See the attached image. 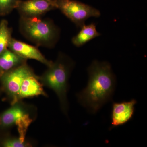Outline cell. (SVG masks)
I'll return each instance as SVG.
<instances>
[{
    "mask_svg": "<svg viewBox=\"0 0 147 147\" xmlns=\"http://www.w3.org/2000/svg\"><path fill=\"white\" fill-rule=\"evenodd\" d=\"M88 71V85L76 96L89 113L94 114L112 99L115 88L116 78L110 64L107 62L93 61Z\"/></svg>",
    "mask_w": 147,
    "mask_h": 147,
    "instance_id": "6da1fadb",
    "label": "cell"
},
{
    "mask_svg": "<svg viewBox=\"0 0 147 147\" xmlns=\"http://www.w3.org/2000/svg\"><path fill=\"white\" fill-rule=\"evenodd\" d=\"M74 63L66 55L60 53L57 59L39 77L43 86L53 90L57 95L63 112L67 115L68 109L67 93L68 80Z\"/></svg>",
    "mask_w": 147,
    "mask_h": 147,
    "instance_id": "7a4b0ae2",
    "label": "cell"
},
{
    "mask_svg": "<svg viewBox=\"0 0 147 147\" xmlns=\"http://www.w3.org/2000/svg\"><path fill=\"white\" fill-rule=\"evenodd\" d=\"M20 29L25 37L37 45L45 47L54 46L59 35L53 21L40 17H21Z\"/></svg>",
    "mask_w": 147,
    "mask_h": 147,
    "instance_id": "3957f363",
    "label": "cell"
},
{
    "mask_svg": "<svg viewBox=\"0 0 147 147\" xmlns=\"http://www.w3.org/2000/svg\"><path fill=\"white\" fill-rule=\"evenodd\" d=\"M11 105L0 115V128L7 129L16 126L18 137L25 141L28 129L33 121L32 109L21 100Z\"/></svg>",
    "mask_w": 147,
    "mask_h": 147,
    "instance_id": "277c9868",
    "label": "cell"
},
{
    "mask_svg": "<svg viewBox=\"0 0 147 147\" xmlns=\"http://www.w3.org/2000/svg\"><path fill=\"white\" fill-rule=\"evenodd\" d=\"M58 9L78 28L90 17H99L100 11L91 6L74 0H57Z\"/></svg>",
    "mask_w": 147,
    "mask_h": 147,
    "instance_id": "5b68a950",
    "label": "cell"
},
{
    "mask_svg": "<svg viewBox=\"0 0 147 147\" xmlns=\"http://www.w3.org/2000/svg\"><path fill=\"white\" fill-rule=\"evenodd\" d=\"M34 74L32 69L24 63L4 74L0 77L3 89L13 105L19 100V92L21 84L27 77Z\"/></svg>",
    "mask_w": 147,
    "mask_h": 147,
    "instance_id": "8992f818",
    "label": "cell"
},
{
    "mask_svg": "<svg viewBox=\"0 0 147 147\" xmlns=\"http://www.w3.org/2000/svg\"><path fill=\"white\" fill-rule=\"evenodd\" d=\"M57 9V0H21L16 8L21 17L26 18L40 17Z\"/></svg>",
    "mask_w": 147,
    "mask_h": 147,
    "instance_id": "52a82bcc",
    "label": "cell"
},
{
    "mask_svg": "<svg viewBox=\"0 0 147 147\" xmlns=\"http://www.w3.org/2000/svg\"><path fill=\"white\" fill-rule=\"evenodd\" d=\"M8 48L11 51L21 57L27 60L28 59L36 60L45 65L47 67L53 63V62L47 60L36 47L12 38L9 42Z\"/></svg>",
    "mask_w": 147,
    "mask_h": 147,
    "instance_id": "ba28073f",
    "label": "cell"
},
{
    "mask_svg": "<svg viewBox=\"0 0 147 147\" xmlns=\"http://www.w3.org/2000/svg\"><path fill=\"white\" fill-rule=\"evenodd\" d=\"M137 103L135 99L128 101L114 102L111 114V128L123 125L132 118L134 106Z\"/></svg>",
    "mask_w": 147,
    "mask_h": 147,
    "instance_id": "9c48e42d",
    "label": "cell"
},
{
    "mask_svg": "<svg viewBox=\"0 0 147 147\" xmlns=\"http://www.w3.org/2000/svg\"><path fill=\"white\" fill-rule=\"evenodd\" d=\"M42 86L39 77L35 74L28 76L21 84L18 95L19 100L39 95L47 96Z\"/></svg>",
    "mask_w": 147,
    "mask_h": 147,
    "instance_id": "30bf717a",
    "label": "cell"
},
{
    "mask_svg": "<svg viewBox=\"0 0 147 147\" xmlns=\"http://www.w3.org/2000/svg\"><path fill=\"white\" fill-rule=\"evenodd\" d=\"M26 62L27 59L7 49L0 55V77L11 69Z\"/></svg>",
    "mask_w": 147,
    "mask_h": 147,
    "instance_id": "8fae6325",
    "label": "cell"
},
{
    "mask_svg": "<svg viewBox=\"0 0 147 147\" xmlns=\"http://www.w3.org/2000/svg\"><path fill=\"white\" fill-rule=\"evenodd\" d=\"M81 29L78 34L73 37L71 40L72 43L76 47H81L90 40L100 35V33L96 30L94 23L84 25Z\"/></svg>",
    "mask_w": 147,
    "mask_h": 147,
    "instance_id": "7c38bea8",
    "label": "cell"
},
{
    "mask_svg": "<svg viewBox=\"0 0 147 147\" xmlns=\"http://www.w3.org/2000/svg\"><path fill=\"white\" fill-rule=\"evenodd\" d=\"M12 29L9 27L8 22L3 19L0 22V55L8 49Z\"/></svg>",
    "mask_w": 147,
    "mask_h": 147,
    "instance_id": "4fadbf2b",
    "label": "cell"
},
{
    "mask_svg": "<svg viewBox=\"0 0 147 147\" xmlns=\"http://www.w3.org/2000/svg\"><path fill=\"white\" fill-rule=\"evenodd\" d=\"M1 145L4 147H30L31 144L26 140H22L19 137H7L1 142Z\"/></svg>",
    "mask_w": 147,
    "mask_h": 147,
    "instance_id": "5bb4252c",
    "label": "cell"
},
{
    "mask_svg": "<svg viewBox=\"0 0 147 147\" xmlns=\"http://www.w3.org/2000/svg\"><path fill=\"white\" fill-rule=\"evenodd\" d=\"M21 0H0V16H5L16 9Z\"/></svg>",
    "mask_w": 147,
    "mask_h": 147,
    "instance_id": "9a60e30c",
    "label": "cell"
}]
</instances>
